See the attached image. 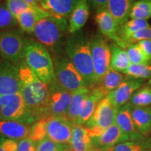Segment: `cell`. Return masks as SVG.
I'll list each match as a JSON object with an SVG mask.
<instances>
[{
    "mask_svg": "<svg viewBox=\"0 0 151 151\" xmlns=\"http://www.w3.org/2000/svg\"><path fill=\"white\" fill-rule=\"evenodd\" d=\"M20 93L28 110L37 121L46 117L49 88L24 62L18 66Z\"/></svg>",
    "mask_w": 151,
    "mask_h": 151,
    "instance_id": "obj_1",
    "label": "cell"
},
{
    "mask_svg": "<svg viewBox=\"0 0 151 151\" xmlns=\"http://www.w3.org/2000/svg\"><path fill=\"white\" fill-rule=\"evenodd\" d=\"M65 52L78 70L88 88L94 84V69L91 52L90 41L82 31L70 34L67 38Z\"/></svg>",
    "mask_w": 151,
    "mask_h": 151,
    "instance_id": "obj_2",
    "label": "cell"
},
{
    "mask_svg": "<svg viewBox=\"0 0 151 151\" xmlns=\"http://www.w3.org/2000/svg\"><path fill=\"white\" fill-rule=\"evenodd\" d=\"M69 23L66 18L51 16L41 20L34 30V35L53 55L64 54Z\"/></svg>",
    "mask_w": 151,
    "mask_h": 151,
    "instance_id": "obj_3",
    "label": "cell"
},
{
    "mask_svg": "<svg viewBox=\"0 0 151 151\" xmlns=\"http://www.w3.org/2000/svg\"><path fill=\"white\" fill-rule=\"evenodd\" d=\"M73 127L66 117H44L31 126L29 137L37 143L47 138L59 144L69 145Z\"/></svg>",
    "mask_w": 151,
    "mask_h": 151,
    "instance_id": "obj_4",
    "label": "cell"
},
{
    "mask_svg": "<svg viewBox=\"0 0 151 151\" xmlns=\"http://www.w3.org/2000/svg\"><path fill=\"white\" fill-rule=\"evenodd\" d=\"M24 60L29 69L47 86L55 78L51 55L39 41L27 39Z\"/></svg>",
    "mask_w": 151,
    "mask_h": 151,
    "instance_id": "obj_5",
    "label": "cell"
},
{
    "mask_svg": "<svg viewBox=\"0 0 151 151\" xmlns=\"http://www.w3.org/2000/svg\"><path fill=\"white\" fill-rule=\"evenodd\" d=\"M52 61L56 79L63 88L71 92L81 88H88L84 78L67 55H53Z\"/></svg>",
    "mask_w": 151,
    "mask_h": 151,
    "instance_id": "obj_6",
    "label": "cell"
},
{
    "mask_svg": "<svg viewBox=\"0 0 151 151\" xmlns=\"http://www.w3.org/2000/svg\"><path fill=\"white\" fill-rule=\"evenodd\" d=\"M118 111V109L107 97L101 100L91 118L84 125L90 137L93 139L99 137L105 129L116 123Z\"/></svg>",
    "mask_w": 151,
    "mask_h": 151,
    "instance_id": "obj_7",
    "label": "cell"
},
{
    "mask_svg": "<svg viewBox=\"0 0 151 151\" xmlns=\"http://www.w3.org/2000/svg\"><path fill=\"white\" fill-rule=\"evenodd\" d=\"M26 40L21 32L18 30L0 32V57L18 67L24 62Z\"/></svg>",
    "mask_w": 151,
    "mask_h": 151,
    "instance_id": "obj_8",
    "label": "cell"
},
{
    "mask_svg": "<svg viewBox=\"0 0 151 151\" xmlns=\"http://www.w3.org/2000/svg\"><path fill=\"white\" fill-rule=\"evenodd\" d=\"M91 52L94 69V84L101 83V81L111 67V48L101 36L97 35L90 41Z\"/></svg>",
    "mask_w": 151,
    "mask_h": 151,
    "instance_id": "obj_9",
    "label": "cell"
},
{
    "mask_svg": "<svg viewBox=\"0 0 151 151\" xmlns=\"http://www.w3.org/2000/svg\"><path fill=\"white\" fill-rule=\"evenodd\" d=\"M49 94L46 106L47 116L67 117L72 93L59 83L56 77L49 84Z\"/></svg>",
    "mask_w": 151,
    "mask_h": 151,
    "instance_id": "obj_10",
    "label": "cell"
},
{
    "mask_svg": "<svg viewBox=\"0 0 151 151\" xmlns=\"http://www.w3.org/2000/svg\"><path fill=\"white\" fill-rule=\"evenodd\" d=\"M0 119L17 121L29 126L37 122L28 110L20 92L11 94L10 101L4 106L0 114Z\"/></svg>",
    "mask_w": 151,
    "mask_h": 151,
    "instance_id": "obj_11",
    "label": "cell"
},
{
    "mask_svg": "<svg viewBox=\"0 0 151 151\" xmlns=\"http://www.w3.org/2000/svg\"><path fill=\"white\" fill-rule=\"evenodd\" d=\"M20 92L18 67L0 57V96Z\"/></svg>",
    "mask_w": 151,
    "mask_h": 151,
    "instance_id": "obj_12",
    "label": "cell"
},
{
    "mask_svg": "<svg viewBox=\"0 0 151 151\" xmlns=\"http://www.w3.org/2000/svg\"><path fill=\"white\" fill-rule=\"evenodd\" d=\"M95 21L103 35L114 41L121 48L127 49L129 44L126 43L119 35V25L107 9L97 11Z\"/></svg>",
    "mask_w": 151,
    "mask_h": 151,
    "instance_id": "obj_13",
    "label": "cell"
},
{
    "mask_svg": "<svg viewBox=\"0 0 151 151\" xmlns=\"http://www.w3.org/2000/svg\"><path fill=\"white\" fill-rule=\"evenodd\" d=\"M143 84V79L127 77L116 90L109 92L107 98L116 108H120L127 104L132 94L139 90Z\"/></svg>",
    "mask_w": 151,
    "mask_h": 151,
    "instance_id": "obj_14",
    "label": "cell"
},
{
    "mask_svg": "<svg viewBox=\"0 0 151 151\" xmlns=\"http://www.w3.org/2000/svg\"><path fill=\"white\" fill-rule=\"evenodd\" d=\"M107 96L100 86L90 88V92L81 104L76 124L84 126L89 120L101 100Z\"/></svg>",
    "mask_w": 151,
    "mask_h": 151,
    "instance_id": "obj_15",
    "label": "cell"
},
{
    "mask_svg": "<svg viewBox=\"0 0 151 151\" xmlns=\"http://www.w3.org/2000/svg\"><path fill=\"white\" fill-rule=\"evenodd\" d=\"M129 140V137L120 129L116 123L105 129L99 137L92 139L94 146L101 151H106L116 145Z\"/></svg>",
    "mask_w": 151,
    "mask_h": 151,
    "instance_id": "obj_16",
    "label": "cell"
},
{
    "mask_svg": "<svg viewBox=\"0 0 151 151\" xmlns=\"http://www.w3.org/2000/svg\"><path fill=\"white\" fill-rule=\"evenodd\" d=\"M51 16L52 15L49 14L48 11L39 6H33L19 15L16 18V21L22 31L32 34L34 32L36 25L41 20Z\"/></svg>",
    "mask_w": 151,
    "mask_h": 151,
    "instance_id": "obj_17",
    "label": "cell"
},
{
    "mask_svg": "<svg viewBox=\"0 0 151 151\" xmlns=\"http://www.w3.org/2000/svg\"><path fill=\"white\" fill-rule=\"evenodd\" d=\"M132 106L129 103L126 104L118 109L117 113L116 123L120 129L129 137L132 141L142 140L143 137L136 129L132 118Z\"/></svg>",
    "mask_w": 151,
    "mask_h": 151,
    "instance_id": "obj_18",
    "label": "cell"
},
{
    "mask_svg": "<svg viewBox=\"0 0 151 151\" xmlns=\"http://www.w3.org/2000/svg\"><path fill=\"white\" fill-rule=\"evenodd\" d=\"M78 0H41L39 6L52 16L67 19L78 3Z\"/></svg>",
    "mask_w": 151,
    "mask_h": 151,
    "instance_id": "obj_19",
    "label": "cell"
},
{
    "mask_svg": "<svg viewBox=\"0 0 151 151\" xmlns=\"http://www.w3.org/2000/svg\"><path fill=\"white\" fill-rule=\"evenodd\" d=\"M69 147L71 151H99L94 146L84 126L74 124Z\"/></svg>",
    "mask_w": 151,
    "mask_h": 151,
    "instance_id": "obj_20",
    "label": "cell"
},
{
    "mask_svg": "<svg viewBox=\"0 0 151 151\" xmlns=\"http://www.w3.org/2000/svg\"><path fill=\"white\" fill-rule=\"evenodd\" d=\"M30 132L31 126L17 121L0 119V135L19 141L29 137Z\"/></svg>",
    "mask_w": 151,
    "mask_h": 151,
    "instance_id": "obj_21",
    "label": "cell"
},
{
    "mask_svg": "<svg viewBox=\"0 0 151 151\" xmlns=\"http://www.w3.org/2000/svg\"><path fill=\"white\" fill-rule=\"evenodd\" d=\"M90 16L88 0H78V3L69 17V34L80 31L86 24Z\"/></svg>",
    "mask_w": 151,
    "mask_h": 151,
    "instance_id": "obj_22",
    "label": "cell"
},
{
    "mask_svg": "<svg viewBox=\"0 0 151 151\" xmlns=\"http://www.w3.org/2000/svg\"><path fill=\"white\" fill-rule=\"evenodd\" d=\"M134 2L135 0H109L106 9L121 26L128 20Z\"/></svg>",
    "mask_w": 151,
    "mask_h": 151,
    "instance_id": "obj_23",
    "label": "cell"
},
{
    "mask_svg": "<svg viewBox=\"0 0 151 151\" xmlns=\"http://www.w3.org/2000/svg\"><path fill=\"white\" fill-rule=\"evenodd\" d=\"M132 118L137 131L148 137L151 132V107H132Z\"/></svg>",
    "mask_w": 151,
    "mask_h": 151,
    "instance_id": "obj_24",
    "label": "cell"
},
{
    "mask_svg": "<svg viewBox=\"0 0 151 151\" xmlns=\"http://www.w3.org/2000/svg\"><path fill=\"white\" fill-rule=\"evenodd\" d=\"M111 67L114 70L123 73L131 65L127 51L115 43L111 45Z\"/></svg>",
    "mask_w": 151,
    "mask_h": 151,
    "instance_id": "obj_25",
    "label": "cell"
},
{
    "mask_svg": "<svg viewBox=\"0 0 151 151\" xmlns=\"http://www.w3.org/2000/svg\"><path fill=\"white\" fill-rule=\"evenodd\" d=\"M90 92V88H81L72 93V99H71L70 106H69L67 118L73 125L76 124L81 104L85 98L88 95Z\"/></svg>",
    "mask_w": 151,
    "mask_h": 151,
    "instance_id": "obj_26",
    "label": "cell"
},
{
    "mask_svg": "<svg viewBox=\"0 0 151 151\" xmlns=\"http://www.w3.org/2000/svg\"><path fill=\"white\" fill-rule=\"evenodd\" d=\"M123 81V75L120 73L119 71L114 70L111 67L109 69V70L107 71V72L106 73L101 83L99 86H100L104 91L108 95L109 92L116 90L122 83Z\"/></svg>",
    "mask_w": 151,
    "mask_h": 151,
    "instance_id": "obj_27",
    "label": "cell"
},
{
    "mask_svg": "<svg viewBox=\"0 0 151 151\" xmlns=\"http://www.w3.org/2000/svg\"><path fill=\"white\" fill-rule=\"evenodd\" d=\"M150 24L146 20L143 19H131L120 26L119 35L122 39L126 42V40L132 34L137 32L139 30L150 27ZM127 43V42H126Z\"/></svg>",
    "mask_w": 151,
    "mask_h": 151,
    "instance_id": "obj_28",
    "label": "cell"
},
{
    "mask_svg": "<svg viewBox=\"0 0 151 151\" xmlns=\"http://www.w3.org/2000/svg\"><path fill=\"white\" fill-rule=\"evenodd\" d=\"M132 107H147L151 105V86L140 88L132 94L129 99Z\"/></svg>",
    "mask_w": 151,
    "mask_h": 151,
    "instance_id": "obj_29",
    "label": "cell"
},
{
    "mask_svg": "<svg viewBox=\"0 0 151 151\" xmlns=\"http://www.w3.org/2000/svg\"><path fill=\"white\" fill-rule=\"evenodd\" d=\"M131 19L147 20L151 18V1L148 0H138L135 1L130 12Z\"/></svg>",
    "mask_w": 151,
    "mask_h": 151,
    "instance_id": "obj_30",
    "label": "cell"
},
{
    "mask_svg": "<svg viewBox=\"0 0 151 151\" xmlns=\"http://www.w3.org/2000/svg\"><path fill=\"white\" fill-rule=\"evenodd\" d=\"M126 51L131 65H148L151 62L137 43L129 44Z\"/></svg>",
    "mask_w": 151,
    "mask_h": 151,
    "instance_id": "obj_31",
    "label": "cell"
},
{
    "mask_svg": "<svg viewBox=\"0 0 151 151\" xmlns=\"http://www.w3.org/2000/svg\"><path fill=\"white\" fill-rule=\"evenodd\" d=\"M123 73L128 77L137 79L151 78V62L148 65H131Z\"/></svg>",
    "mask_w": 151,
    "mask_h": 151,
    "instance_id": "obj_32",
    "label": "cell"
},
{
    "mask_svg": "<svg viewBox=\"0 0 151 151\" xmlns=\"http://www.w3.org/2000/svg\"><path fill=\"white\" fill-rule=\"evenodd\" d=\"M6 6L16 20L18 16L22 12L27 9L33 6V5L27 3L24 0H6Z\"/></svg>",
    "mask_w": 151,
    "mask_h": 151,
    "instance_id": "obj_33",
    "label": "cell"
},
{
    "mask_svg": "<svg viewBox=\"0 0 151 151\" xmlns=\"http://www.w3.org/2000/svg\"><path fill=\"white\" fill-rule=\"evenodd\" d=\"M18 23L6 6H0V29H6Z\"/></svg>",
    "mask_w": 151,
    "mask_h": 151,
    "instance_id": "obj_34",
    "label": "cell"
},
{
    "mask_svg": "<svg viewBox=\"0 0 151 151\" xmlns=\"http://www.w3.org/2000/svg\"><path fill=\"white\" fill-rule=\"evenodd\" d=\"M106 151H146V150L139 142L132 141L119 143Z\"/></svg>",
    "mask_w": 151,
    "mask_h": 151,
    "instance_id": "obj_35",
    "label": "cell"
},
{
    "mask_svg": "<svg viewBox=\"0 0 151 151\" xmlns=\"http://www.w3.org/2000/svg\"><path fill=\"white\" fill-rule=\"evenodd\" d=\"M151 39V26L144 28L132 34L126 40L128 44H133L134 43H138L143 40Z\"/></svg>",
    "mask_w": 151,
    "mask_h": 151,
    "instance_id": "obj_36",
    "label": "cell"
},
{
    "mask_svg": "<svg viewBox=\"0 0 151 151\" xmlns=\"http://www.w3.org/2000/svg\"><path fill=\"white\" fill-rule=\"evenodd\" d=\"M18 141L0 135V151H17Z\"/></svg>",
    "mask_w": 151,
    "mask_h": 151,
    "instance_id": "obj_37",
    "label": "cell"
},
{
    "mask_svg": "<svg viewBox=\"0 0 151 151\" xmlns=\"http://www.w3.org/2000/svg\"><path fill=\"white\" fill-rule=\"evenodd\" d=\"M37 142L30 137L24 138L18 141L17 151H37Z\"/></svg>",
    "mask_w": 151,
    "mask_h": 151,
    "instance_id": "obj_38",
    "label": "cell"
},
{
    "mask_svg": "<svg viewBox=\"0 0 151 151\" xmlns=\"http://www.w3.org/2000/svg\"><path fill=\"white\" fill-rule=\"evenodd\" d=\"M65 144H59V143H55L53 141L50 140L49 139H45L37 143V151H49L55 149L59 148L60 147L65 146Z\"/></svg>",
    "mask_w": 151,
    "mask_h": 151,
    "instance_id": "obj_39",
    "label": "cell"
},
{
    "mask_svg": "<svg viewBox=\"0 0 151 151\" xmlns=\"http://www.w3.org/2000/svg\"><path fill=\"white\" fill-rule=\"evenodd\" d=\"M137 44L151 61V39L141 41L138 42Z\"/></svg>",
    "mask_w": 151,
    "mask_h": 151,
    "instance_id": "obj_40",
    "label": "cell"
},
{
    "mask_svg": "<svg viewBox=\"0 0 151 151\" xmlns=\"http://www.w3.org/2000/svg\"><path fill=\"white\" fill-rule=\"evenodd\" d=\"M89 1L92 4V6L96 9L97 11H99L101 9H106L109 0H89Z\"/></svg>",
    "mask_w": 151,
    "mask_h": 151,
    "instance_id": "obj_41",
    "label": "cell"
},
{
    "mask_svg": "<svg viewBox=\"0 0 151 151\" xmlns=\"http://www.w3.org/2000/svg\"><path fill=\"white\" fill-rule=\"evenodd\" d=\"M26 2L29 4L33 6H39V3H40L41 0H24Z\"/></svg>",
    "mask_w": 151,
    "mask_h": 151,
    "instance_id": "obj_42",
    "label": "cell"
},
{
    "mask_svg": "<svg viewBox=\"0 0 151 151\" xmlns=\"http://www.w3.org/2000/svg\"><path fill=\"white\" fill-rule=\"evenodd\" d=\"M68 146H69V145H65V146L60 147V148H57V149H55V150H49V151H62L65 148H67Z\"/></svg>",
    "mask_w": 151,
    "mask_h": 151,
    "instance_id": "obj_43",
    "label": "cell"
},
{
    "mask_svg": "<svg viewBox=\"0 0 151 151\" xmlns=\"http://www.w3.org/2000/svg\"><path fill=\"white\" fill-rule=\"evenodd\" d=\"M62 151H71V150H70V148H69V146H68L67 148H65V149H64Z\"/></svg>",
    "mask_w": 151,
    "mask_h": 151,
    "instance_id": "obj_44",
    "label": "cell"
},
{
    "mask_svg": "<svg viewBox=\"0 0 151 151\" xmlns=\"http://www.w3.org/2000/svg\"><path fill=\"white\" fill-rule=\"evenodd\" d=\"M3 108H4V106L1 104H0V114H1V111H2V110H3Z\"/></svg>",
    "mask_w": 151,
    "mask_h": 151,
    "instance_id": "obj_45",
    "label": "cell"
},
{
    "mask_svg": "<svg viewBox=\"0 0 151 151\" xmlns=\"http://www.w3.org/2000/svg\"><path fill=\"white\" fill-rule=\"evenodd\" d=\"M148 84L149 85V86H151V78H150V80H149V81H148Z\"/></svg>",
    "mask_w": 151,
    "mask_h": 151,
    "instance_id": "obj_46",
    "label": "cell"
},
{
    "mask_svg": "<svg viewBox=\"0 0 151 151\" xmlns=\"http://www.w3.org/2000/svg\"><path fill=\"white\" fill-rule=\"evenodd\" d=\"M146 151H151V148L148 149V150H146Z\"/></svg>",
    "mask_w": 151,
    "mask_h": 151,
    "instance_id": "obj_47",
    "label": "cell"
},
{
    "mask_svg": "<svg viewBox=\"0 0 151 151\" xmlns=\"http://www.w3.org/2000/svg\"><path fill=\"white\" fill-rule=\"evenodd\" d=\"M148 1H151V0H148Z\"/></svg>",
    "mask_w": 151,
    "mask_h": 151,
    "instance_id": "obj_48",
    "label": "cell"
},
{
    "mask_svg": "<svg viewBox=\"0 0 151 151\" xmlns=\"http://www.w3.org/2000/svg\"><path fill=\"white\" fill-rule=\"evenodd\" d=\"M99 151H101V150H99Z\"/></svg>",
    "mask_w": 151,
    "mask_h": 151,
    "instance_id": "obj_49",
    "label": "cell"
}]
</instances>
